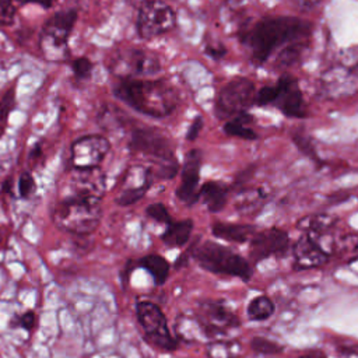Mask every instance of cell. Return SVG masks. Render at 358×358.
I'll list each match as a JSON object with an SVG mask.
<instances>
[{
	"instance_id": "cell-28",
	"label": "cell",
	"mask_w": 358,
	"mask_h": 358,
	"mask_svg": "<svg viewBox=\"0 0 358 358\" xmlns=\"http://www.w3.org/2000/svg\"><path fill=\"white\" fill-rule=\"evenodd\" d=\"M145 214L152 218L154 221L157 222H161V224H171L172 222V218L166 210V207L162 204V203H152L150 204L147 208H145Z\"/></svg>"
},
{
	"instance_id": "cell-34",
	"label": "cell",
	"mask_w": 358,
	"mask_h": 358,
	"mask_svg": "<svg viewBox=\"0 0 358 358\" xmlns=\"http://www.w3.org/2000/svg\"><path fill=\"white\" fill-rule=\"evenodd\" d=\"M36 322H38L36 313H35L34 310H28V312H25V313H22V315L20 316L18 324H20L24 330L31 331V330H34V329L36 327Z\"/></svg>"
},
{
	"instance_id": "cell-21",
	"label": "cell",
	"mask_w": 358,
	"mask_h": 358,
	"mask_svg": "<svg viewBox=\"0 0 358 358\" xmlns=\"http://www.w3.org/2000/svg\"><path fill=\"white\" fill-rule=\"evenodd\" d=\"M253 116H250L248 112H242L236 116H234L231 120H228L224 124V131L234 137H241L245 140H255L257 134L253 131V129L249 127L252 123Z\"/></svg>"
},
{
	"instance_id": "cell-15",
	"label": "cell",
	"mask_w": 358,
	"mask_h": 358,
	"mask_svg": "<svg viewBox=\"0 0 358 358\" xmlns=\"http://www.w3.org/2000/svg\"><path fill=\"white\" fill-rule=\"evenodd\" d=\"M200 165H201V152L200 150H190L186 155L183 168H182V180L176 189V196L180 201L192 206L199 199V179H200Z\"/></svg>"
},
{
	"instance_id": "cell-27",
	"label": "cell",
	"mask_w": 358,
	"mask_h": 358,
	"mask_svg": "<svg viewBox=\"0 0 358 358\" xmlns=\"http://www.w3.org/2000/svg\"><path fill=\"white\" fill-rule=\"evenodd\" d=\"M71 66V70L74 73V76L78 78V80H87L91 77V73H92V62L87 57H77L74 60H71L70 63Z\"/></svg>"
},
{
	"instance_id": "cell-41",
	"label": "cell",
	"mask_w": 358,
	"mask_h": 358,
	"mask_svg": "<svg viewBox=\"0 0 358 358\" xmlns=\"http://www.w3.org/2000/svg\"><path fill=\"white\" fill-rule=\"evenodd\" d=\"M355 70H358V64H357V66H355Z\"/></svg>"
},
{
	"instance_id": "cell-29",
	"label": "cell",
	"mask_w": 358,
	"mask_h": 358,
	"mask_svg": "<svg viewBox=\"0 0 358 358\" xmlns=\"http://www.w3.org/2000/svg\"><path fill=\"white\" fill-rule=\"evenodd\" d=\"M17 14V7L14 0H0V25L8 27L14 22Z\"/></svg>"
},
{
	"instance_id": "cell-26",
	"label": "cell",
	"mask_w": 358,
	"mask_h": 358,
	"mask_svg": "<svg viewBox=\"0 0 358 358\" xmlns=\"http://www.w3.org/2000/svg\"><path fill=\"white\" fill-rule=\"evenodd\" d=\"M250 347L252 350H255L259 354H264V355H273V354H278L284 350V347L275 341H271L268 338L264 337H253L250 341Z\"/></svg>"
},
{
	"instance_id": "cell-10",
	"label": "cell",
	"mask_w": 358,
	"mask_h": 358,
	"mask_svg": "<svg viewBox=\"0 0 358 358\" xmlns=\"http://www.w3.org/2000/svg\"><path fill=\"white\" fill-rule=\"evenodd\" d=\"M110 148V143L101 134H88L71 144L70 166L74 171L98 169Z\"/></svg>"
},
{
	"instance_id": "cell-17",
	"label": "cell",
	"mask_w": 358,
	"mask_h": 358,
	"mask_svg": "<svg viewBox=\"0 0 358 358\" xmlns=\"http://www.w3.org/2000/svg\"><path fill=\"white\" fill-rule=\"evenodd\" d=\"M211 231L214 236L224 241L235 242V243H243L252 239V236L256 234V228L253 225L228 224V222H215L211 227Z\"/></svg>"
},
{
	"instance_id": "cell-5",
	"label": "cell",
	"mask_w": 358,
	"mask_h": 358,
	"mask_svg": "<svg viewBox=\"0 0 358 358\" xmlns=\"http://www.w3.org/2000/svg\"><path fill=\"white\" fill-rule=\"evenodd\" d=\"M77 18V11L67 8L55 13L43 22L39 46L49 59H64L66 55H69L67 43Z\"/></svg>"
},
{
	"instance_id": "cell-18",
	"label": "cell",
	"mask_w": 358,
	"mask_h": 358,
	"mask_svg": "<svg viewBox=\"0 0 358 358\" xmlns=\"http://www.w3.org/2000/svg\"><path fill=\"white\" fill-rule=\"evenodd\" d=\"M228 189L218 182H206L199 190V197L211 213H218L227 203Z\"/></svg>"
},
{
	"instance_id": "cell-40",
	"label": "cell",
	"mask_w": 358,
	"mask_h": 358,
	"mask_svg": "<svg viewBox=\"0 0 358 358\" xmlns=\"http://www.w3.org/2000/svg\"><path fill=\"white\" fill-rule=\"evenodd\" d=\"M11 189H13V179H11V178H7V179L3 182V192L11 193Z\"/></svg>"
},
{
	"instance_id": "cell-14",
	"label": "cell",
	"mask_w": 358,
	"mask_h": 358,
	"mask_svg": "<svg viewBox=\"0 0 358 358\" xmlns=\"http://www.w3.org/2000/svg\"><path fill=\"white\" fill-rule=\"evenodd\" d=\"M277 96L271 105L278 108L288 117H305L306 106L302 92L294 77L284 74L275 83Z\"/></svg>"
},
{
	"instance_id": "cell-9",
	"label": "cell",
	"mask_w": 358,
	"mask_h": 358,
	"mask_svg": "<svg viewBox=\"0 0 358 358\" xmlns=\"http://www.w3.org/2000/svg\"><path fill=\"white\" fill-rule=\"evenodd\" d=\"M255 102V85L248 78H235L227 83L215 99V113L218 117H234Z\"/></svg>"
},
{
	"instance_id": "cell-4",
	"label": "cell",
	"mask_w": 358,
	"mask_h": 358,
	"mask_svg": "<svg viewBox=\"0 0 358 358\" xmlns=\"http://www.w3.org/2000/svg\"><path fill=\"white\" fill-rule=\"evenodd\" d=\"M192 252L199 266L210 273L238 277L243 281H248L252 277L249 262L227 246L206 241L194 245Z\"/></svg>"
},
{
	"instance_id": "cell-36",
	"label": "cell",
	"mask_w": 358,
	"mask_h": 358,
	"mask_svg": "<svg viewBox=\"0 0 358 358\" xmlns=\"http://www.w3.org/2000/svg\"><path fill=\"white\" fill-rule=\"evenodd\" d=\"M337 358H358V345L340 347Z\"/></svg>"
},
{
	"instance_id": "cell-25",
	"label": "cell",
	"mask_w": 358,
	"mask_h": 358,
	"mask_svg": "<svg viewBox=\"0 0 358 358\" xmlns=\"http://www.w3.org/2000/svg\"><path fill=\"white\" fill-rule=\"evenodd\" d=\"M15 108V85L10 87L0 95V129L3 131L4 123L7 122V117L10 112Z\"/></svg>"
},
{
	"instance_id": "cell-11",
	"label": "cell",
	"mask_w": 358,
	"mask_h": 358,
	"mask_svg": "<svg viewBox=\"0 0 358 358\" xmlns=\"http://www.w3.org/2000/svg\"><path fill=\"white\" fill-rule=\"evenodd\" d=\"M129 148L133 152H141L154 157L164 165L175 164V151L169 140L154 129H137L133 131Z\"/></svg>"
},
{
	"instance_id": "cell-37",
	"label": "cell",
	"mask_w": 358,
	"mask_h": 358,
	"mask_svg": "<svg viewBox=\"0 0 358 358\" xmlns=\"http://www.w3.org/2000/svg\"><path fill=\"white\" fill-rule=\"evenodd\" d=\"M206 53H207L210 57H213L214 60H218V59H221L222 56H225L227 49H225L224 46H207V48H206Z\"/></svg>"
},
{
	"instance_id": "cell-3",
	"label": "cell",
	"mask_w": 358,
	"mask_h": 358,
	"mask_svg": "<svg viewBox=\"0 0 358 358\" xmlns=\"http://www.w3.org/2000/svg\"><path fill=\"white\" fill-rule=\"evenodd\" d=\"M308 29L309 24L295 17H266L242 41L249 45L253 60L264 63L275 48L306 35Z\"/></svg>"
},
{
	"instance_id": "cell-16",
	"label": "cell",
	"mask_w": 358,
	"mask_h": 358,
	"mask_svg": "<svg viewBox=\"0 0 358 358\" xmlns=\"http://www.w3.org/2000/svg\"><path fill=\"white\" fill-rule=\"evenodd\" d=\"M330 255L319 245L315 235H302L294 246V267L295 270L315 268L326 264Z\"/></svg>"
},
{
	"instance_id": "cell-7",
	"label": "cell",
	"mask_w": 358,
	"mask_h": 358,
	"mask_svg": "<svg viewBox=\"0 0 358 358\" xmlns=\"http://www.w3.org/2000/svg\"><path fill=\"white\" fill-rule=\"evenodd\" d=\"M108 67L122 80L157 74L161 70V63L151 52L143 49H129L115 53Z\"/></svg>"
},
{
	"instance_id": "cell-35",
	"label": "cell",
	"mask_w": 358,
	"mask_h": 358,
	"mask_svg": "<svg viewBox=\"0 0 358 358\" xmlns=\"http://www.w3.org/2000/svg\"><path fill=\"white\" fill-rule=\"evenodd\" d=\"M203 117L201 116H197V117H194V120L192 122V124L189 126V129H187V133H186V138L189 140V141H194L197 137H199V134H200V131H201V129H203Z\"/></svg>"
},
{
	"instance_id": "cell-1",
	"label": "cell",
	"mask_w": 358,
	"mask_h": 358,
	"mask_svg": "<svg viewBox=\"0 0 358 358\" xmlns=\"http://www.w3.org/2000/svg\"><path fill=\"white\" fill-rule=\"evenodd\" d=\"M102 179L74 187L69 196L55 204L52 220L59 229L74 235H88L98 228L102 218Z\"/></svg>"
},
{
	"instance_id": "cell-13",
	"label": "cell",
	"mask_w": 358,
	"mask_h": 358,
	"mask_svg": "<svg viewBox=\"0 0 358 358\" xmlns=\"http://www.w3.org/2000/svg\"><path fill=\"white\" fill-rule=\"evenodd\" d=\"M289 243L288 234L278 228H268L256 232L250 239L249 256L253 263H257L270 256L281 257L287 253Z\"/></svg>"
},
{
	"instance_id": "cell-6",
	"label": "cell",
	"mask_w": 358,
	"mask_h": 358,
	"mask_svg": "<svg viewBox=\"0 0 358 358\" xmlns=\"http://www.w3.org/2000/svg\"><path fill=\"white\" fill-rule=\"evenodd\" d=\"M136 316L144 331V338L162 351H173L178 345L176 338L171 334L168 322L158 305L150 301L136 303Z\"/></svg>"
},
{
	"instance_id": "cell-12",
	"label": "cell",
	"mask_w": 358,
	"mask_h": 358,
	"mask_svg": "<svg viewBox=\"0 0 358 358\" xmlns=\"http://www.w3.org/2000/svg\"><path fill=\"white\" fill-rule=\"evenodd\" d=\"M196 322L206 336H213L239 326V319L221 301H204L199 305Z\"/></svg>"
},
{
	"instance_id": "cell-8",
	"label": "cell",
	"mask_w": 358,
	"mask_h": 358,
	"mask_svg": "<svg viewBox=\"0 0 358 358\" xmlns=\"http://www.w3.org/2000/svg\"><path fill=\"white\" fill-rule=\"evenodd\" d=\"M173 10L161 0H145L137 14L136 28L141 39H152L175 27Z\"/></svg>"
},
{
	"instance_id": "cell-31",
	"label": "cell",
	"mask_w": 358,
	"mask_h": 358,
	"mask_svg": "<svg viewBox=\"0 0 358 358\" xmlns=\"http://www.w3.org/2000/svg\"><path fill=\"white\" fill-rule=\"evenodd\" d=\"M305 221L308 222L305 228H306V231H309V234L322 232L333 224V218L329 215H317L315 218H306Z\"/></svg>"
},
{
	"instance_id": "cell-39",
	"label": "cell",
	"mask_w": 358,
	"mask_h": 358,
	"mask_svg": "<svg viewBox=\"0 0 358 358\" xmlns=\"http://www.w3.org/2000/svg\"><path fill=\"white\" fill-rule=\"evenodd\" d=\"M299 358H327L320 350H309L299 355Z\"/></svg>"
},
{
	"instance_id": "cell-19",
	"label": "cell",
	"mask_w": 358,
	"mask_h": 358,
	"mask_svg": "<svg viewBox=\"0 0 358 358\" xmlns=\"http://www.w3.org/2000/svg\"><path fill=\"white\" fill-rule=\"evenodd\" d=\"M193 231V221L192 220H182V221H172L168 224L165 232L161 235L162 242L169 248H180L187 243Z\"/></svg>"
},
{
	"instance_id": "cell-24",
	"label": "cell",
	"mask_w": 358,
	"mask_h": 358,
	"mask_svg": "<svg viewBox=\"0 0 358 358\" xmlns=\"http://www.w3.org/2000/svg\"><path fill=\"white\" fill-rule=\"evenodd\" d=\"M239 352V345L231 341H215L207 347L210 358H235Z\"/></svg>"
},
{
	"instance_id": "cell-33",
	"label": "cell",
	"mask_w": 358,
	"mask_h": 358,
	"mask_svg": "<svg viewBox=\"0 0 358 358\" xmlns=\"http://www.w3.org/2000/svg\"><path fill=\"white\" fill-rule=\"evenodd\" d=\"M292 140H294V144L298 147L299 151H302L308 157L316 158V152H315L313 144H312V141L308 137H305L302 134H294Z\"/></svg>"
},
{
	"instance_id": "cell-20",
	"label": "cell",
	"mask_w": 358,
	"mask_h": 358,
	"mask_svg": "<svg viewBox=\"0 0 358 358\" xmlns=\"http://www.w3.org/2000/svg\"><path fill=\"white\" fill-rule=\"evenodd\" d=\"M138 266L145 268L157 285H162L169 275V263L165 257L151 253L145 255L138 260Z\"/></svg>"
},
{
	"instance_id": "cell-32",
	"label": "cell",
	"mask_w": 358,
	"mask_h": 358,
	"mask_svg": "<svg viewBox=\"0 0 358 358\" xmlns=\"http://www.w3.org/2000/svg\"><path fill=\"white\" fill-rule=\"evenodd\" d=\"M35 189V180L32 178V175L25 171L20 175V179H18V193L21 197L27 199L31 196V193L34 192Z\"/></svg>"
},
{
	"instance_id": "cell-2",
	"label": "cell",
	"mask_w": 358,
	"mask_h": 358,
	"mask_svg": "<svg viewBox=\"0 0 358 358\" xmlns=\"http://www.w3.org/2000/svg\"><path fill=\"white\" fill-rule=\"evenodd\" d=\"M112 91L134 110L158 119L171 115L178 102L175 90L159 80L122 78Z\"/></svg>"
},
{
	"instance_id": "cell-22",
	"label": "cell",
	"mask_w": 358,
	"mask_h": 358,
	"mask_svg": "<svg viewBox=\"0 0 358 358\" xmlns=\"http://www.w3.org/2000/svg\"><path fill=\"white\" fill-rule=\"evenodd\" d=\"M274 302L266 296V295H259L256 298H253L246 308V315L250 320L255 322H262L268 319L273 313H274Z\"/></svg>"
},
{
	"instance_id": "cell-38",
	"label": "cell",
	"mask_w": 358,
	"mask_h": 358,
	"mask_svg": "<svg viewBox=\"0 0 358 358\" xmlns=\"http://www.w3.org/2000/svg\"><path fill=\"white\" fill-rule=\"evenodd\" d=\"M56 1H57V0H21L22 4L34 3V4H39V6L43 7V8H50V7H53V4H55Z\"/></svg>"
},
{
	"instance_id": "cell-23",
	"label": "cell",
	"mask_w": 358,
	"mask_h": 358,
	"mask_svg": "<svg viewBox=\"0 0 358 358\" xmlns=\"http://www.w3.org/2000/svg\"><path fill=\"white\" fill-rule=\"evenodd\" d=\"M151 186V172L148 173L147 179L144 180V183H141L140 186L136 187H129L126 190H123L117 197H116V203L119 206H131L134 203H137L138 200H141L145 194V192L148 190V187Z\"/></svg>"
},
{
	"instance_id": "cell-30",
	"label": "cell",
	"mask_w": 358,
	"mask_h": 358,
	"mask_svg": "<svg viewBox=\"0 0 358 358\" xmlns=\"http://www.w3.org/2000/svg\"><path fill=\"white\" fill-rule=\"evenodd\" d=\"M277 96V85H266L257 91L255 95V103L259 106L271 105Z\"/></svg>"
}]
</instances>
